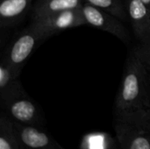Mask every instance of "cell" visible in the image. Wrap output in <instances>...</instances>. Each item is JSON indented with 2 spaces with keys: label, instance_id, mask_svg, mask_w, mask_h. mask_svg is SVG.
Instances as JSON below:
<instances>
[{
  "label": "cell",
  "instance_id": "6da1fadb",
  "mask_svg": "<svg viewBox=\"0 0 150 149\" xmlns=\"http://www.w3.org/2000/svg\"><path fill=\"white\" fill-rule=\"evenodd\" d=\"M138 112H150V78L148 68L134 50L116 97L115 113Z\"/></svg>",
  "mask_w": 150,
  "mask_h": 149
},
{
  "label": "cell",
  "instance_id": "7a4b0ae2",
  "mask_svg": "<svg viewBox=\"0 0 150 149\" xmlns=\"http://www.w3.org/2000/svg\"><path fill=\"white\" fill-rule=\"evenodd\" d=\"M114 128L122 149H150V112L115 113Z\"/></svg>",
  "mask_w": 150,
  "mask_h": 149
},
{
  "label": "cell",
  "instance_id": "3957f363",
  "mask_svg": "<svg viewBox=\"0 0 150 149\" xmlns=\"http://www.w3.org/2000/svg\"><path fill=\"white\" fill-rule=\"evenodd\" d=\"M41 40H43V39L40 33L31 23V25L25 28L12 41L3 60L14 69L21 72L24 63L34 50L37 43Z\"/></svg>",
  "mask_w": 150,
  "mask_h": 149
},
{
  "label": "cell",
  "instance_id": "277c9868",
  "mask_svg": "<svg viewBox=\"0 0 150 149\" xmlns=\"http://www.w3.org/2000/svg\"><path fill=\"white\" fill-rule=\"evenodd\" d=\"M32 24L40 33L43 40L67 29L85 25L81 7L56 12L40 19L32 21Z\"/></svg>",
  "mask_w": 150,
  "mask_h": 149
},
{
  "label": "cell",
  "instance_id": "5b68a950",
  "mask_svg": "<svg viewBox=\"0 0 150 149\" xmlns=\"http://www.w3.org/2000/svg\"><path fill=\"white\" fill-rule=\"evenodd\" d=\"M2 107L6 116L14 123L44 127L43 114L36 103L27 94L11 99Z\"/></svg>",
  "mask_w": 150,
  "mask_h": 149
},
{
  "label": "cell",
  "instance_id": "8992f818",
  "mask_svg": "<svg viewBox=\"0 0 150 149\" xmlns=\"http://www.w3.org/2000/svg\"><path fill=\"white\" fill-rule=\"evenodd\" d=\"M81 10L86 24L107 32L125 43L130 41L129 32L119 18L87 3H83Z\"/></svg>",
  "mask_w": 150,
  "mask_h": 149
},
{
  "label": "cell",
  "instance_id": "52a82bcc",
  "mask_svg": "<svg viewBox=\"0 0 150 149\" xmlns=\"http://www.w3.org/2000/svg\"><path fill=\"white\" fill-rule=\"evenodd\" d=\"M14 126L19 149H64L44 127L24 126L18 123H14Z\"/></svg>",
  "mask_w": 150,
  "mask_h": 149
},
{
  "label": "cell",
  "instance_id": "ba28073f",
  "mask_svg": "<svg viewBox=\"0 0 150 149\" xmlns=\"http://www.w3.org/2000/svg\"><path fill=\"white\" fill-rule=\"evenodd\" d=\"M127 18L140 42L150 37V9L141 0H125Z\"/></svg>",
  "mask_w": 150,
  "mask_h": 149
},
{
  "label": "cell",
  "instance_id": "9c48e42d",
  "mask_svg": "<svg viewBox=\"0 0 150 149\" xmlns=\"http://www.w3.org/2000/svg\"><path fill=\"white\" fill-rule=\"evenodd\" d=\"M20 71L14 69L4 60L0 62V99L1 105L13 98L25 95L21 81Z\"/></svg>",
  "mask_w": 150,
  "mask_h": 149
},
{
  "label": "cell",
  "instance_id": "30bf717a",
  "mask_svg": "<svg viewBox=\"0 0 150 149\" xmlns=\"http://www.w3.org/2000/svg\"><path fill=\"white\" fill-rule=\"evenodd\" d=\"M33 0H0V27L17 25L33 9Z\"/></svg>",
  "mask_w": 150,
  "mask_h": 149
},
{
  "label": "cell",
  "instance_id": "8fae6325",
  "mask_svg": "<svg viewBox=\"0 0 150 149\" xmlns=\"http://www.w3.org/2000/svg\"><path fill=\"white\" fill-rule=\"evenodd\" d=\"M83 0H36L32 9V21L66 10L80 8Z\"/></svg>",
  "mask_w": 150,
  "mask_h": 149
},
{
  "label": "cell",
  "instance_id": "7c38bea8",
  "mask_svg": "<svg viewBox=\"0 0 150 149\" xmlns=\"http://www.w3.org/2000/svg\"><path fill=\"white\" fill-rule=\"evenodd\" d=\"M0 149H19L14 123L4 112L0 117Z\"/></svg>",
  "mask_w": 150,
  "mask_h": 149
},
{
  "label": "cell",
  "instance_id": "4fadbf2b",
  "mask_svg": "<svg viewBox=\"0 0 150 149\" xmlns=\"http://www.w3.org/2000/svg\"><path fill=\"white\" fill-rule=\"evenodd\" d=\"M81 149H118L107 133H93L83 137Z\"/></svg>",
  "mask_w": 150,
  "mask_h": 149
},
{
  "label": "cell",
  "instance_id": "5bb4252c",
  "mask_svg": "<svg viewBox=\"0 0 150 149\" xmlns=\"http://www.w3.org/2000/svg\"><path fill=\"white\" fill-rule=\"evenodd\" d=\"M83 3L109 12L121 20L128 18L125 4L121 0H83Z\"/></svg>",
  "mask_w": 150,
  "mask_h": 149
},
{
  "label": "cell",
  "instance_id": "9a60e30c",
  "mask_svg": "<svg viewBox=\"0 0 150 149\" xmlns=\"http://www.w3.org/2000/svg\"><path fill=\"white\" fill-rule=\"evenodd\" d=\"M134 51L143 64L147 68H150V37L147 40L140 42V46Z\"/></svg>",
  "mask_w": 150,
  "mask_h": 149
},
{
  "label": "cell",
  "instance_id": "2e32d148",
  "mask_svg": "<svg viewBox=\"0 0 150 149\" xmlns=\"http://www.w3.org/2000/svg\"><path fill=\"white\" fill-rule=\"evenodd\" d=\"M141 1H142V3H144V4H145L150 9V0H141Z\"/></svg>",
  "mask_w": 150,
  "mask_h": 149
},
{
  "label": "cell",
  "instance_id": "e0dca14e",
  "mask_svg": "<svg viewBox=\"0 0 150 149\" xmlns=\"http://www.w3.org/2000/svg\"><path fill=\"white\" fill-rule=\"evenodd\" d=\"M148 69H149V78H150V68H148Z\"/></svg>",
  "mask_w": 150,
  "mask_h": 149
},
{
  "label": "cell",
  "instance_id": "ac0fdd59",
  "mask_svg": "<svg viewBox=\"0 0 150 149\" xmlns=\"http://www.w3.org/2000/svg\"><path fill=\"white\" fill-rule=\"evenodd\" d=\"M118 149H122V148H120H120H118Z\"/></svg>",
  "mask_w": 150,
  "mask_h": 149
}]
</instances>
